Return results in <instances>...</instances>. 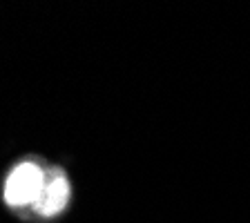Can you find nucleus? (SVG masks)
I'll use <instances>...</instances> for the list:
<instances>
[{
	"mask_svg": "<svg viewBox=\"0 0 250 223\" xmlns=\"http://www.w3.org/2000/svg\"><path fill=\"white\" fill-rule=\"evenodd\" d=\"M45 185V174L34 163H22L9 174L5 183V201L9 205H27L38 201Z\"/></svg>",
	"mask_w": 250,
	"mask_h": 223,
	"instance_id": "f257e3e1",
	"label": "nucleus"
},
{
	"mask_svg": "<svg viewBox=\"0 0 250 223\" xmlns=\"http://www.w3.org/2000/svg\"><path fill=\"white\" fill-rule=\"evenodd\" d=\"M67 201H69L67 179L62 177L61 172H54V174H47L45 177L42 192H41V197H38V201L34 203V208L41 214H45V217H54V214L65 210Z\"/></svg>",
	"mask_w": 250,
	"mask_h": 223,
	"instance_id": "f03ea898",
	"label": "nucleus"
}]
</instances>
